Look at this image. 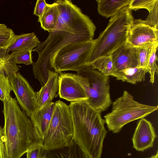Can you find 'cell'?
<instances>
[{"instance_id": "14", "label": "cell", "mask_w": 158, "mask_h": 158, "mask_svg": "<svg viewBox=\"0 0 158 158\" xmlns=\"http://www.w3.org/2000/svg\"><path fill=\"white\" fill-rule=\"evenodd\" d=\"M55 102H52L38 109L30 117L34 128L43 141L52 119Z\"/></svg>"}, {"instance_id": "6", "label": "cell", "mask_w": 158, "mask_h": 158, "mask_svg": "<svg viewBox=\"0 0 158 158\" xmlns=\"http://www.w3.org/2000/svg\"><path fill=\"white\" fill-rule=\"evenodd\" d=\"M73 140V127L69 105L58 100L55 102L52 116L43 140L46 151L69 146Z\"/></svg>"}, {"instance_id": "1", "label": "cell", "mask_w": 158, "mask_h": 158, "mask_svg": "<svg viewBox=\"0 0 158 158\" xmlns=\"http://www.w3.org/2000/svg\"><path fill=\"white\" fill-rule=\"evenodd\" d=\"M2 128L7 158H21L29 150L42 148L43 141L36 132L31 120L22 111L15 98L3 102Z\"/></svg>"}, {"instance_id": "23", "label": "cell", "mask_w": 158, "mask_h": 158, "mask_svg": "<svg viewBox=\"0 0 158 158\" xmlns=\"http://www.w3.org/2000/svg\"><path fill=\"white\" fill-rule=\"evenodd\" d=\"M92 66L104 75L109 77L113 73V66L110 56L100 57L92 62Z\"/></svg>"}, {"instance_id": "7", "label": "cell", "mask_w": 158, "mask_h": 158, "mask_svg": "<svg viewBox=\"0 0 158 158\" xmlns=\"http://www.w3.org/2000/svg\"><path fill=\"white\" fill-rule=\"evenodd\" d=\"M76 72L88 98L86 102L100 113L106 110L112 103L109 77L91 66H85Z\"/></svg>"}, {"instance_id": "21", "label": "cell", "mask_w": 158, "mask_h": 158, "mask_svg": "<svg viewBox=\"0 0 158 158\" xmlns=\"http://www.w3.org/2000/svg\"><path fill=\"white\" fill-rule=\"evenodd\" d=\"M7 49H0V74L9 77L20 69L13 60L10 54L7 53Z\"/></svg>"}, {"instance_id": "10", "label": "cell", "mask_w": 158, "mask_h": 158, "mask_svg": "<svg viewBox=\"0 0 158 158\" xmlns=\"http://www.w3.org/2000/svg\"><path fill=\"white\" fill-rule=\"evenodd\" d=\"M58 94L60 98L71 102L88 99L84 89L77 79V74L60 73Z\"/></svg>"}, {"instance_id": "9", "label": "cell", "mask_w": 158, "mask_h": 158, "mask_svg": "<svg viewBox=\"0 0 158 158\" xmlns=\"http://www.w3.org/2000/svg\"><path fill=\"white\" fill-rule=\"evenodd\" d=\"M12 90L17 101L29 118L38 109L36 92L28 81L19 73H16L9 77Z\"/></svg>"}, {"instance_id": "17", "label": "cell", "mask_w": 158, "mask_h": 158, "mask_svg": "<svg viewBox=\"0 0 158 158\" xmlns=\"http://www.w3.org/2000/svg\"><path fill=\"white\" fill-rule=\"evenodd\" d=\"M45 158H91L73 140L67 147L46 151Z\"/></svg>"}, {"instance_id": "12", "label": "cell", "mask_w": 158, "mask_h": 158, "mask_svg": "<svg viewBox=\"0 0 158 158\" xmlns=\"http://www.w3.org/2000/svg\"><path fill=\"white\" fill-rule=\"evenodd\" d=\"M127 42L136 48L157 42L158 30L141 23L134 22L130 30Z\"/></svg>"}, {"instance_id": "32", "label": "cell", "mask_w": 158, "mask_h": 158, "mask_svg": "<svg viewBox=\"0 0 158 158\" xmlns=\"http://www.w3.org/2000/svg\"><path fill=\"white\" fill-rule=\"evenodd\" d=\"M42 148H35L28 150L26 152L27 158H39L41 154Z\"/></svg>"}, {"instance_id": "16", "label": "cell", "mask_w": 158, "mask_h": 158, "mask_svg": "<svg viewBox=\"0 0 158 158\" xmlns=\"http://www.w3.org/2000/svg\"><path fill=\"white\" fill-rule=\"evenodd\" d=\"M40 43L34 32L16 35L12 42L7 49V53L32 51Z\"/></svg>"}, {"instance_id": "4", "label": "cell", "mask_w": 158, "mask_h": 158, "mask_svg": "<svg viewBox=\"0 0 158 158\" xmlns=\"http://www.w3.org/2000/svg\"><path fill=\"white\" fill-rule=\"evenodd\" d=\"M134 20L128 6L111 17L106 28L95 39L86 66H89L100 57L110 56L115 50L126 43Z\"/></svg>"}, {"instance_id": "26", "label": "cell", "mask_w": 158, "mask_h": 158, "mask_svg": "<svg viewBox=\"0 0 158 158\" xmlns=\"http://www.w3.org/2000/svg\"><path fill=\"white\" fill-rule=\"evenodd\" d=\"M11 91L9 77L0 74V100L3 102L8 100L11 97L10 93Z\"/></svg>"}, {"instance_id": "13", "label": "cell", "mask_w": 158, "mask_h": 158, "mask_svg": "<svg viewBox=\"0 0 158 158\" xmlns=\"http://www.w3.org/2000/svg\"><path fill=\"white\" fill-rule=\"evenodd\" d=\"M156 137L151 123L145 118L141 119L138 122L132 139L133 147L137 151L143 152L153 147Z\"/></svg>"}, {"instance_id": "33", "label": "cell", "mask_w": 158, "mask_h": 158, "mask_svg": "<svg viewBox=\"0 0 158 158\" xmlns=\"http://www.w3.org/2000/svg\"><path fill=\"white\" fill-rule=\"evenodd\" d=\"M46 151L42 149L41 154L39 158H45Z\"/></svg>"}, {"instance_id": "30", "label": "cell", "mask_w": 158, "mask_h": 158, "mask_svg": "<svg viewBox=\"0 0 158 158\" xmlns=\"http://www.w3.org/2000/svg\"><path fill=\"white\" fill-rule=\"evenodd\" d=\"M47 4L46 1L44 0H38L36 1L33 14L38 17V20L41 19Z\"/></svg>"}, {"instance_id": "25", "label": "cell", "mask_w": 158, "mask_h": 158, "mask_svg": "<svg viewBox=\"0 0 158 158\" xmlns=\"http://www.w3.org/2000/svg\"><path fill=\"white\" fill-rule=\"evenodd\" d=\"M158 1L152 8L149 11V14L145 20L140 19L134 20V22L141 23L158 29Z\"/></svg>"}, {"instance_id": "22", "label": "cell", "mask_w": 158, "mask_h": 158, "mask_svg": "<svg viewBox=\"0 0 158 158\" xmlns=\"http://www.w3.org/2000/svg\"><path fill=\"white\" fill-rule=\"evenodd\" d=\"M158 42L147 44L137 48L138 67L146 69L147 65L154 49L158 47Z\"/></svg>"}, {"instance_id": "27", "label": "cell", "mask_w": 158, "mask_h": 158, "mask_svg": "<svg viewBox=\"0 0 158 158\" xmlns=\"http://www.w3.org/2000/svg\"><path fill=\"white\" fill-rule=\"evenodd\" d=\"M32 51H26L10 53L12 58L16 64H23L26 65L32 64Z\"/></svg>"}, {"instance_id": "28", "label": "cell", "mask_w": 158, "mask_h": 158, "mask_svg": "<svg viewBox=\"0 0 158 158\" xmlns=\"http://www.w3.org/2000/svg\"><path fill=\"white\" fill-rule=\"evenodd\" d=\"M157 47L155 48L153 51L149 60L146 68L147 73L148 72L150 75V82L153 84L154 81L155 73L158 72V66L156 64L157 57L156 54Z\"/></svg>"}, {"instance_id": "11", "label": "cell", "mask_w": 158, "mask_h": 158, "mask_svg": "<svg viewBox=\"0 0 158 158\" xmlns=\"http://www.w3.org/2000/svg\"><path fill=\"white\" fill-rule=\"evenodd\" d=\"M110 56L113 64V74L126 69L137 67V48L127 42L115 50Z\"/></svg>"}, {"instance_id": "31", "label": "cell", "mask_w": 158, "mask_h": 158, "mask_svg": "<svg viewBox=\"0 0 158 158\" xmlns=\"http://www.w3.org/2000/svg\"><path fill=\"white\" fill-rule=\"evenodd\" d=\"M0 158H7L5 138L2 128L0 126Z\"/></svg>"}, {"instance_id": "20", "label": "cell", "mask_w": 158, "mask_h": 158, "mask_svg": "<svg viewBox=\"0 0 158 158\" xmlns=\"http://www.w3.org/2000/svg\"><path fill=\"white\" fill-rule=\"evenodd\" d=\"M59 11L57 3L55 2L48 4L41 19L38 20L41 27L50 32L55 28L58 19Z\"/></svg>"}, {"instance_id": "2", "label": "cell", "mask_w": 158, "mask_h": 158, "mask_svg": "<svg viewBox=\"0 0 158 158\" xmlns=\"http://www.w3.org/2000/svg\"><path fill=\"white\" fill-rule=\"evenodd\" d=\"M73 127V140L91 158H100L107 133L101 113L86 101L69 105Z\"/></svg>"}, {"instance_id": "8", "label": "cell", "mask_w": 158, "mask_h": 158, "mask_svg": "<svg viewBox=\"0 0 158 158\" xmlns=\"http://www.w3.org/2000/svg\"><path fill=\"white\" fill-rule=\"evenodd\" d=\"M95 39L75 42L66 45L50 58V64L54 71H77L86 64Z\"/></svg>"}, {"instance_id": "3", "label": "cell", "mask_w": 158, "mask_h": 158, "mask_svg": "<svg viewBox=\"0 0 158 158\" xmlns=\"http://www.w3.org/2000/svg\"><path fill=\"white\" fill-rule=\"evenodd\" d=\"M77 29L64 24H57L54 29L49 32L47 39L32 51L38 54L37 60L33 63L34 76L40 79H46L50 71L55 72L50 64L51 56L59 49L68 44L93 39L94 34L88 32L78 33Z\"/></svg>"}, {"instance_id": "29", "label": "cell", "mask_w": 158, "mask_h": 158, "mask_svg": "<svg viewBox=\"0 0 158 158\" xmlns=\"http://www.w3.org/2000/svg\"><path fill=\"white\" fill-rule=\"evenodd\" d=\"M158 1V0H131L128 6L131 10L145 9L149 11L152 8L155 3Z\"/></svg>"}, {"instance_id": "18", "label": "cell", "mask_w": 158, "mask_h": 158, "mask_svg": "<svg viewBox=\"0 0 158 158\" xmlns=\"http://www.w3.org/2000/svg\"><path fill=\"white\" fill-rule=\"evenodd\" d=\"M131 0H96L99 14L107 18L116 15L120 10L127 6Z\"/></svg>"}, {"instance_id": "5", "label": "cell", "mask_w": 158, "mask_h": 158, "mask_svg": "<svg viewBox=\"0 0 158 158\" xmlns=\"http://www.w3.org/2000/svg\"><path fill=\"white\" fill-rule=\"evenodd\" d=\"M158 109V105H147L136 101L124 90L122 95L113 102L112 110L104 116V120L108 130L117 133L126 125L144 118Z\"/></svg>"}, {"instance_id": "19", "label": "cell", "mask_w": 158, "mask_h": 158, "mask_svg": "<svg viewBox=\"0 0 158 158\" xmlns=\"http://www.w3.org/2000/svg\"><path fill=\"white\" fill-rule=\"evenodd\" d=\"M146 73L145 69L136 67L128 68L117 71L111 76L116 77L117 80L135 84L137 82L144 81Z\"/></svg>"}, {"instance_id": "15", "label": "cell", "mask_w": 158, "mask_h": 158, "mask_svg": "<svg viewBox=\"0 0 158 158\" xmlns=\"http://www.w3.org/2000/svg\"><path fill=\"white\" fill-rule=\"evenodd\" d=\"M48 81L40 90L36 92L38 109L52 102L59 89V73L50 71Z\"/></svg>"}, {"instance_id": "24", "label": "cell", "mask_w": 158, "mask_h": 158, "mask_svg": "<svg viewBox=\"0 0 158 158\" xmlns=\"http://www.w3.org/2000/svg\"><path fill=\"white\" fill-rule=\"evenodd\" d=\"M15 36L12 29L5 24L0 23V49H7Z\"/></svg>"}]
</instances>
